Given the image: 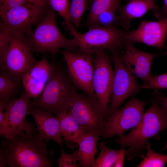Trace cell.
<instances>
[{"mask_svg":"<svg viewBox=\"0 0 167 167\" xmlns=\"http://www.w3.org/2000/svg\"><path fill=\"white\" fill-rule=\"evenodd\" d=\"M122 0H93L87 19L84 24L88 27L95 18L101 13L113 7L119 6Z\"/></svg>","mask_w":167,"mask_h":167,"instance_id":"cb8c5ba5","label":"cell"},{"mask_svg":"<svg viewBox=\"0 0 167 167\" xmlns=\"http://www.w3.org/2000/svg\"><path fill=\"white\" fill-rule=\"evenodd\" d=\"M69 76L55 65L54 71L41 94L32 99L30 106L56 115L68 112L77 91Z\"/></svg>","mask_w":167,"mask_h":167,"instance_id":"3957f363","label":"cell"},{"mask_svg":"<svg viewBox=\"0 0 167 167\" xmlns=\"http://www.w3.org/2000/svg\"><path fill=\"white\" fill-rule=\"evenodd\" d=\"M163 54L164 55L167 56V48L165 51L163 53Z\"/></svg>","mask_w":167,"mask_h":167,"instance_id":"f35d334b","label":"cell"},{"mask_svg":"<svg viewBox=\"0 0 167 167\" xmlns=\"http://www.w3.org/2000/svg\"><path fill=\"white\" fill-rule=\"evenodd\" d=\"M100 136L99 132L86 134L79 144V148L76 150L77 161L81 166L91 167L94 163Z\"/></svg>","mask_w":167,"mask_h":167,"instance_id":"d6986e66","label":"cell"},{"mask_svg":"<svg viewBox=\"0 0 167 167\" xmlns=\"http://www.w3.org/2000/svg\"><path fill=\"white\" fill-rule=\"evenodd\" d=\"M22 84L15 80L5 71L0 73V101L4 102L16 98Z\"/></svg>","mask_w":167,"mask_h":167,"instance_id":"44dd1931","label":"cell"},{"mask_svg":"<svg viewBox=\"0 0 167 167\" xmlns=\"http://www.w3.org/2000/svg\"><path fill=\"white\" fill-rule=\"evenodd\" d=\"M28 3L26 0H0V12Z\"/></svg>","mask_w":167,"mask_h":167,"instance_id":"4dcf8cb0","label":"cell"},{"mask_svg":"<svg viewBox=\"0 0 167 167\" xmlns=\"http://www.w3.org/2000/svg\"><path fill=\"white\" fill-rule=\"evenodd\" d=\"M167 34V18L157 21L143 20L135 30L127 31L125 42H140L161 49L165 47Z\"/></svg>","mask_w":167,"mask_h":167,"instance_id":"5bb4252c","label":"cell"},{"mask_svg":"<svg viewBox=\"0 0 167 167\" xmlns=\"http://www.w3.org/2000/svg\"><path fill=\"white\" fill-rule=\"evenodd\" d=\"M167 128V113L154 98L151 106L144 113L139 123L128 134L119 135L116 143L123 146H128L125 150V156L129 161L136 156L144 157L149 139L158 136Z\"/></svg>","mask_w":167,"mask_h":167,"instance_id":"7a4b0ae2","label":"cell"},{"mask_svg":"<svg viewBox=\"0 0 167 167\" xmlns=\"http://www.w3.org/2000/svg\"><path fill=\"white\" fill-rule=\"evenodd\" d=\"M133 44L125 42V51L121 59L129 70L135 77L140 79L143 84L148 82L152 76L151 73L152 63L158 55L140 50Z\"/></svg>","mask_w":167,"mask_h":167,"instance_id":"2e32d148","label":"cell"},{"mask_svg":"<svg viewBox=\"0 0 167 167\" xmlns=\"http://www.w3.org/2000/svg\"><path fill=\"white\" fill-rule=\"evenodd\" d=\"M54 66L55 65L50 62L44 55L23 76L21 82L24 91L31 99L36 98L41 93Z\"/></svg>","mask_w":167,"mask_h":167,"instance_id":"9a60e30c","label":"cell"},{"mask_svg":"<svg viewBox=\"0 0 167 167\" xmlns=\"http://www.w3.org/2000/svg\"><path fill=\"white\" fill-rule=\"evenodd\" d=\"M124 147L122 146L121 148V152L113 165V167H123L124 164V160L125 156Z\"/></svg>","mask_w":167,"mask_h":167,"instance_id":"836d02e7","label":"cell"},{"mask_svg":"<svg viewBox=\"0 0 167 167\" xmlns=\"http://www.w3.org/2000/svg\"><path fill=\"white\" fill-rule=\"evenodd\" d=\"M7 166L6 154L3 150L0 148V167H4Z\"/></svg>","mask_w":167,"mask_h":167,"instance_id":"d590c367","label":"cell"},{"mask_svg":"<svg viewBox=\"0 0 167 167\" xmlns=\"http://www.w3.org/2000/svg\"><path fill=\"white\" fill-rule=\"evenodd\" d=\"M29 3L33 4L40 7L46 8L49 7L47 0H26Z\"/></svg>","mask_w":167,"mask_h":167,"instance_id":"e575fe53","label":"cell"},{"mask_svg":"<svg viewBox=\"0 0 167 167\" xmlns=\"http://www.w3.org/2000/svg\"><path fill=\"white\" fill-rule=\"evenodd\" d=\"M99 154L95 159L92 167H113L121 151L110 148L107 147L104 142L99 144Z\"/></svg>","mask_w":167,"mask_h":167,"instance_id":"7402d4cb","label":"cell"},{"mask_svg":"<svg viewBox=\"0 0 167 167\" xmlns=\"http://www.w3.org/2000/svg\"><path fill=\"white\" fill-rule=\"evenodd\" d=\"M11 33V39L1 71L21 81L25 74L37 61L24 35Z\"/></svg>","mask_w":167,"mask_h":167,"instance_id":"9c48e42d","label":"cell"},{"mask_svg":"<svg viewBox=\"0 0 167 167\" xmlns=\"http://www.w3.org/2000/svg\"><path fill=\"white\" fill-rule=\"evenodd\" d=\"M93 89L98 104L107 117L113 77L110 59L103 51L94 54Z\"/></svg>","mask_w":167,"mask_h":167,"instance_id":"7c38bea8","label":"cell"},{"mask_svg":"<svg viewBox=\"0 0 167 167\" xmlns=\"http://www.w3.org/2000/svg\"><path fill=\"white\" fill-rule=\"evenodd\" d=\"M152 98L157 101L161 108L167 113V97L156 90L153 93Z\"/></svg>","mask_w":167,"mask_h":167,"instance_id":"1f68e13d","label":"cell"},{"mask_svg":"<svg viewBox=\"0 0 167 167\" xmlns=\"http://www.w3.org/2000/svg\"><path fill=\"white\" fill-rule=\"evenodd\" d=\"M147 152L143 159L137 165L139 167H164L167 162V154L157 153L152 149L149 142H147Z\"/></svg>","mask_w":167,"mask_h":167,"instance_id":"d4e9b609","label":"cell"},{"mask_svg":"<svg viewBox=\"0 0 167 167\" xmlns=\"http://www.w3.org/2000/svg\"><path fill=\"white\" fill-rule=\"evenodd\" d=\"M31 98L24 91L18 98L8 101L3 105L5 117L0 128L1 137L11 139L24 133L27 116L31 107Z\"/></svg>","mask_w":167,"mask_h":167,"instance_id":"4fadbf2b","label":"cell"},{"mask_svg":"<svg viewBox=\"0 0 167 167\" xmlns=\"http://www.w3.org/2000/svg\"><path fill=\"white\" fill-rule=\"evenodd\" d=\"M28 114L33 118L38 131L46 142L52 140L59 145L63 143L57 116H54L52 113L46 110L32 107Z\"/></svg>","mask_w":167,"mask_h":167,"instance_id":"e0dca14e","label":"cell"},{"mask_svg":"<svg viewBox=\"0 0 167 167\" xmlns=\"http://www.w3.org/2000/svg\"><path fill=\"white\" fill-rule=\"evenodd\" d=\"M85 32H79L73 37L79 53L93 54L106 49L124 46L127 31L116 26L105 27L93 25Z\"/></svg>","mask_w":167,"mask_h":167,"instance_id":"5b68a950","label":"cell"},{"mask_svg":"<svg viewBox=\"0 0 167 167\" xmlns=\"http://www.w3.org/2000/svg\"><path fill=\"white\" fill-rule=\"evenodd\" d=\"M86 134L99 132L101 134L106 121V116L97 101L87 95L76 92L68 111Z\"/></svg>","mask_w":167,"mask_h":167,"instance_id":"30bf717a","label":"cell"},{"mask_svg":"<svg viewBox=\"0 0 167 167\" xmlns=\"http://www.w3.org/2000/svg\"><path fill=\"white\" fill-rule=\"evenodd\" d=\"M11 39V33L4 26L0 25V67H2Z\"/></svg>","mask_w":167,"mask_h":167,"instance_id":"83f0119b","label":"cell"},{"mask_svg":"<svg viewBox=\"0 0 167 167\" xmlns=\"http://www.w3.org/2000/svg\"><path fill=\"white\" fill-rule=\"evenodd\" d=\"M114 65L113 77L108 117L127 98L138 93L141 85L122 61L116 48L110 49Z\"/></svg>","mask_w":167,"mask_h":167,"instance_id":"8992f818","label":"cell"},{"mask_svg":"<svg viewBox=\"0 0 167 167\" xmlns=\"http://www.w3.org/2000/svg\"><path fill=\"white\" fill-rule=\"evenodd\" d=\"M154 14L158 19L167 18V0H164L162 7L160 10H158Z\"/></svg>","mask_w":167,"mask_h":167,"instance_id":"d6a6232c","label":"cell"},{"mask_svg":"<svg viewBox=\"0 0 167 167\" xmlns=\"http://www.w3.org/2000/svg\"><path fill=\"white\" fill-rule=\"evenodd\" d=\"M167 148V142H166V144L165 145V146H164V147L162 148V151H163L164 150H165V149Z\"/></svg>","mask_w":167,"mask_h":167,"instance_id":"74e56055","label":"cell"},{"mask_svg":"<svg viewBox=\"0 0 167 167\" xmlns=\"http://www.w3.org/2000/svg\"><path fill=\"white\" fill-rule=\"evenodd\" d=\"M55 116L59 120L63 140L68 145L75 143L79 144L85 134L78 123L68 112Z\"/></svg>","mask_w":167,"mask_h":167,"instance_id":"ffe728a7","label":"cell"},{"mask_svg":"<svg viewBox=\"0 0 167 167\" xmlns=\"http://www.w3.org/2000/svg\"><path fill=\"white\" fill-rule=\"evenodd\" d=\"M119 6L113 7L101 13L95 18L89 27L93 25L105 27L115 26L116 23L118 24V16H116V14Z\"/></svg>","mask_w":167,"mask_h":167,"instance_id":"4316f807","label":"cell"},{"mask_svg":"<svg viewBox=\"0 0 167 167\" xmlns=\"http://www.w3.org/2000/svg\"><path fill=\"white\" fill-rule=\"evenodd\" d=\"M61 148L60 157L56 161L58 167H76L78 166L76 150L68 154L64 150L63 143L60 145Z\"/></svg>","mask_w":167,"mask_h":167,"instance_id":"f1b7e54d","label":"cell"},{"mask_svg":"<svg viewBox=\"0 0 167 167\" xmlns=\"http://www.w3.org/2000/svg\"><path fill=\"white\" fill-rule=\"evenodd\" d=\"M47 1L49 5L63 19V25L71 34L73 36L75 35L78 31L70 20L69 0H47Z\"/></svg>","mask_w":167,"mask_h":167,"instance_id":"603a6c76","label":"cell"},{"mask_svg":"<svg viewBox=\"0 0 167 167\" xmlns=\"http://www.w3.org/2000/svg\"><path fill=\"white\" fill-rule=\"evenodd\" d=\"M151 9L154 13L158 10L154 0H128L124 6L120 5L118 9V24L127 30L131 20L142 17Z\"/></svg>","mask_w":167,"mask_h":167,"instance_id":"ac0fdd59","label":"cell"},{"mask_svg":"<svg viewBox=\"0 0 167 167\" xmlns=\"http://www.w3.org/2000/svg\"><path fill=\"white\" fill-rule=\"evenodd\" d=\"M87 0H72L69 8L71 21L76 29L80 26L83 14L87 7Z\"/></svg>","mask_w":167,"mask_h":167,"instance_id":"484cf974","label":"cell"},{"mask_svg":"<svg viewBox=\"0 0 167 167\" xmlns=\"http://www.w3.org/2000/svg\"><path fill=\"white\" fill-rule=\"evenodd\" d=\"M54 11L50 7L46 16L37 24L35 29L25 36L32 52H49L54 55L62 49L77 48L76 40L66 38L59 30Z\"/></svg>","mask_w":167,"mask_h":167,"instance_id":"277c9868","label":"cell"},{"mask_svg":"<svg viewBox=\"0 0 167 167\" xmlns=\"http://www.w3.org/2000/svg\"><path fill=\"white\" fill-rule=\"evenodd\" d=\"M28 3L0 12V24L12 33L26 35L46 16L50 8Z\"/></svg>","mask_w":167,"mask_h":167,"instance_id":"ba28073f","label":"cell"},{"mask_svg":"<svg viewBox=\"0 0 167 167\" xmlns=\"http://www.w3.org/2000/svg\"><path fill=\"white\" fill-rule=\"evenodd\" d=\"M141 88L167 89V73L152 76L148 82L141 85Z\"/></svg>","mask_w":167,"mask_h":167,"instance_id":"f546056e","label":"cell"},{"mask_svg":"<svg viewBox=\"0 0 167 167\" xmlns=\"http://www.w3.org/2000/svg\"><path fill=\"white\" fill-rule=\"evenodd\" d=\"M68 74L73 84L96 101L92 86L94 71L93 54L68 51L62 52Z\"/></svg>","mask_w":167,"mask_h":167,"instance_id":"8fae6325","label":"cell"},{"mask_svg":"<svg viewBox=\"0 0 167 167\" xmlns=\"http://www.w3.org/2000/svg\"><path fill=\"white\" fill-rule=\"evenodd\" d=\"M24 133L9 139L3 137L0 148L5 152L9 167H52L53 152L49 154L47 142L35 124L27 120Z\"/></svg>","mask_w":167,"mask_h":167,"instance_id":"6da1fadb","label":"cell"},{"mask_svg":"<svg viewBox=\"0 0 167 167\" xmlns=\"http://www.w3.org/2000/svg\"><path fill=\"white\" fill-rule=\"evenodd\" d=\"M5 102L0 101V128L3 124L5 117V112L3 106Z\"/></svg>","mask_w":167,"mask_h":167,"instance_id":"8d00e7d4","label":"cell"},{"mask_svg":"<svg viewBox=\"0 0 167 167\" xmlns=\"http://www.w3.org/2000/svg\"><path fill=\"white\" fill-rule=\"evenodd\" d=\"M148 102L133 98L106 119L100 136L105 138L120 135L135 127L140 122Z\"/></svg>","mask_w":167,"mask_h":167,"instance_id":"52a82bcc","label":"cell"}]
</instances>
